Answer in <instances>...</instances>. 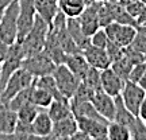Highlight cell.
<instances>
[{
  "label": "cell",
  "mask_w": 146,
  "mask_h": 140,
  "mask_svg": "<svg viewBox=\"0 0 146 140\" xmlns=\"http://www.w3.org/2000/svg\"><path fill=\"white\" fill-rule=\"evenodd\" d=\"M47 32H49V23L36 14L31 30L25 36L23 41L19 42L22 45V47H23V51H25L26 57L38 54V53L45 50Z\"/></svg>",
  "instance_id": "cell-1"
},
{
  "label": "cell",
  "mask_w": 146,
  "mask_h": 140,
  "mask_svg": "<svg viewBox=\"0 0 146 140\" xmlns=\"http://www.w3.org/2000/svg\"><path fill=\"white\" fill-rule=\"evenodd\" d=\"M18 16H19V1L14 0L3 10L0 18V41L8 46L14 45L18 39Z\"/></svg>",
  "instance_id": "cell-2"
},
{
  "label": "cell",
  "mask_w": 146,
  "mask_h": 140,
  "mask_svg": "<svg viewBox=\"0 0 146 140\" xmlns=\"http://www.w3.org/2000/svg\"><path fill=\"white\" fill-rule=\"evenodd\" d=\"M34 80H35V77L33 74H30L26 69H18L10 77V80L7 81L4 89L0 92V106H7V104L21 90L31 86L34 83Z\"/></svg>",
  "instance_id": "cell-3"
},
{
  "label": "cell",
  "mask_w": 146,
  "mask_h": 140,
  "mask_svg": "<svg viewBox=\"0 0 146 140\" xmlns=\"http://www.w3.org/2000/svg\"><path fill=\"white\" fill-rule=\"evenodd\" d=\"M53 77L56 80V83H57L60 93L68 100L72 99L73 94L76 93V90H77L78 85L81 83V80L65 63L57 65L56 70L53 72Z\"/></svg>",
  "instance_id": "cell-4"
},
{
  "label": "cell",
  "mask_w": 146,
  "mask_h": 140,
  "mask_svg": "<svg viewBox=\"0 0 146 140\" xmlns=\"http://www.w3.org/2000/svg\"><path fill=\"white\" fill-rule=\"evenodd\" d=\"M22 68L26 69L27 72L33 74L35 78L42 77V76H49L53 74V72L57 68V63L53 61L52 58L47 55V53L43 51L26 57L23 59Z\"/></svg>",
  "instance_id": "cell-5"
},
{
  "label": "cell",
  "mask_w": 146,
  "mask_h": 140,
  "mask_svg": "<svg viewBox=\"0 0 146 140\" xmlns=\"http://www.w3.org/2000/svg\"><path fill=\"white\" fill-rule=\"evenodd\" d=\"M18 1H19V16H18V39L16 42H22L34 24L36 10L34 0H18Z\"/></svg>",
  "instance_id": "cell-6"
},
{
  "label": "cell",
  "mask_w": 146,
  "mask_h": 140,
  "mask_svg": "<svg viewBox=\"0 0 146 140\" xmlns=\"http://www.w3.org/2000/svg\"><path fill=\"white\" fill-rule=\"evenodd\" d=\"M145 96V90L137 82H131V81H126L125 85H123V89L120 92V97L123 100V104L137 117H138L139 106H141V103Z\"/></svg>",
  "instance_id": "cell-7"
},
{
  "label": "cell",
  "mask_w": 146,
  "mask_h": 140,
  "mask_svg": "<svg viewBox=\"0 0 146 140\" xmlns=\"http://www.w3.org/2000/svg\"><path fill=\"white\" fill-rule=\"evenodd\" d=\"M103 28L107 32L110 41L122 47L130 46L137 34V27L129 26V24H120L118 22H112Z\"/></svg>",
  "instance_id": "cell-8"
},
{
  "label": "cell",
  "mask_w": 146,
  "mask_h": 140,
  "mask_svg": "<svg viewBox=\"0 0 146 140\" xmlns=\"http://www.w3.org/2000/svg\"><path fill=\"white\" fill-rule=\"evenodd\" d=\"M91 103L95 106V109L99 112L104 119H107L111 123L114 121L115 116V97L110 96L108 93H106L104 90H96L92 97H91Z\"/></svg>",
  "instance_id": "cell-9"
},
{
  "label": "cell",
  "mask_w": 146,
  "mask_h": 140,
  "mask_svg": "<svg viewBox=\"0 0 146 140\" xmlns=\"http://www.w3.org/2000/svg\"><path fill=\"white\" fill-rule=\"evenodd\" d=\"M83 54L89 66L96 68L99 70H104L107 68H111V59H110L107 50L102 47H96L89 43L88 46L83 50Z\"/></svg>",
  "instance_id": "cell-10"
},
{
  "label": "cell",
  "mask_w": 146,
  "mask_h": 140,
  "mask_svg": "<svg viewBox=\"0 0 146 140\" xmlns=\"http://www.w3.org/2000/svg\"><path fill=\"white\" fill-rule=\"evenodd\" d=\"M126 81L116 74L111 68H107L102 70L100 74V85H102V90H104L106 93H108L112 97L120 96V92L123 89Z\"/></svg>",
  "instance_id": "cell-11"
},
{
  "label": "cell",
  "mask_w": 146,
  "mask_h": 140,
  "mask_svg": "<svg viewBox=\"0 0 146 140\" xmlns=\"http://www.w3.org/2000/svg\"><path fill=\"white\" fill-rule=\"evenodd\" d=\"M78 22L83 27L84 32L88 36L98 31L100 27L99 22V15H98V4L96 1H92L89 5H87V8L83 11V14L78 16Z\"/></svg>",
  "instance_id": "cell-12"
},
{
  "label": "cell",
  "mask_w": 146,
  "mask_h": 140,
  "mask_svg": "<svg viewBox=\"0 0 146 140\" xmlns=\"http://www.w3.org/2000/svg\"><path fill=\"white\" fill-rule=\"evenodd\" d=\"M78 131H83L92 139H99L102 136H106L108 132V124L106 121L88 119V117H77Z\"/></svg>",
  "instance_id": "cell-13"
},
{
  "label": "cell",
  "mask_w": 146,
  "mask_h": 140,
  "mask_svg": "<svg viewBox=\"0 0 146 140\" xmlns=\"http://www.w3.org/2000/svg\"><path fill=\"white\" fill-rule=\"evenodd\" d=\"M77 131V119L73 114H70L65 119L53 123V131L50 133V137H53V139H65V137H70L72 135H74Z\"/></svg>",
  "instance_id": "cell-14"
},
{
  "label": "cell",
  "mask_w": 146,
  "mask_h": 140,
  "mask_svg": "<svg viewBox=\"0 0 146 140\" xmlns=\"http://www.w3.org/2000/svg\"><path fill=\"white\" fill-rule=\"evenodd\" d=\"M53 131V120L47 113L46 109H41L39 113L31 123V132L33 135H36L39 137H47L50 136Z\"/></svg>",
  "instance_id": "cell-15"
},
{
  "label": "cell",
  "mask_w": 146,
  "mask_h": 140,
  "mask_svg": "<svg viewBox=\"0 0 146 140\" xmlns=\"http://www.w3.org/2000/svg\"><path fill=\"white\" fill-rule=\"evenodd\" d=\"M95 0H58V8L66 18H78Z\"/></svg>",
  "instance_id": "cell-16"
},
{
  "label": "cell",
  "mask_w": 146,
  "mask_h": 140,
  "mask_svg": "<svg viewBox=\"0 0 146 140\" xmlns=\"http://www.w3.org/2000/svg\"><path fill=\"white\" fill-rule=\"evenodd\" d=\"M64 63H65L80 80H83V77L85 76V73L88 72V69H89V63L87 62V59L84 57L83 51L66 54L65 62Z\"/></svg>",
  "instance_id": "cell-17"
},
{
  "label": "cell",
  "mask_w": 146,
  "mask_h": 140,
  "mask_svg": "<svg viewBox=\"0 0 146 140\" xmlns=\"http://www.w3.org/2000/svg\"><path fill=\"white\" fill-rule=\"evenodd\" d=\"M66 27H68V31L72 36V39L74 41V43L83 51L89 45V36L84 32L83 27L78 22V18H68L66 19Z\"/></svg>",
  "instance_id": "cell-18"
},
{
  "label": "cell",
  "mask_w": 146,
  "mask_h": 140,
  "mask_svg": "<svg viewBox=\"0 0 146 140\" xmlns=\"http://www.w3.org/2000/svg\"><path fill=\"white\" fill-rule=\"evenodd\" d=\"M18 124V113L7 106H0V135L14 133Z\"/></svg>",
  "instance_id": "cell-19"
},
{
  "label": "cell",
  "mask_w": 146,
  "mask_h": 140,
  "mask_svg": "<svg viewBox=\"0 0 146 140\" xmlns=\"http://www.w3.org/2000/svg\"><path fill=\"white\" fill-rule=\"evenodd\" d=\"M46 110H47V113H49V116H50V119L53 120V123L73 114L72 108H70V103H69L68 99L53 100L52 104L49 105V108Z\"/></svg>",
  "instance_id": "cell-20"
},
{
  "label": "cell",
  "mask_w": 146,
  "mask_h": 140,
  "mask_svg": "<svg viewBox=\"0 0 146 140\" xmlns=\"http://www.w3.org/2000/svg\"><path fill=\"white\" fill-rule=\"evenodd\" d=\"M34 1H35L36 14L50 24L60 11L58 1L57 0H34Z\"/></svg>",
  "instance_id": "cell-21"
},
{
  "label": "cell",
  "mask_w": 146,
  "mask_h": 140,
  "mask_svg": "<svg viewBox=\"0 0 146 140\" xmlns=\"http://www.w3.org/2000/svg\"><path fill=\"white\" fill-rule=\"evenodd\" d=\"M137 116L131 113L129 109L126 108V105L123 104V100L120 96L115 97V116H114V121L119 123V124L127 125L130 127L134 121H135Z\"/></svg>",
  "instance_id": "cell-22"
},
{
  "label": "cell",
  "mask_w": 146,
  "mask_h": 140,
  "mask_svg": "<svg viewBox=\"0 0 146 140\" xmlns=\"http://www.w3.org/2000/svg\"><path fill=\"white\" fill-rule=\"evenodd\" d=\"M34 85L38 86L41 89H45L49 93H52V96L54 97V100L57 99H65L62 94L60 93L58 90V86L56 83V80L53 77V74H49V76H42V77H38L34 80Z\"/></svg>",
  "instance_id": "cell-23"
},
{
  "label": "cell",
  "mask_w": 146,
  "mask_h": 140,
  "mask_svg": "<svg viewBox=\"0 0 146 140\" xmlns=\"http://www.w3.org/2000/svg\"><path fill=\"white\" fill-rule=\"evenodd\" d=\"M107 135L111 140H133L131 139V131L127 125L119 124L116 121H111L108 124Z\"/></svg>",
  "instance_id": "cell-24"
},
{
  "label": "cell",
  "mask_w": 146,
  "mask_h": 140,
  "mask_svg": "<svg viewBox=\"0 0 146 140\" xmlns=\"http://www.w3.org/2000/svg\"><path fill=\"white\" fill-rule=\"evenodd\" d=\"M54 100V97L52 96V93H49L45 89H41L34 85L33 89V94H31V103L35 104L38 108L41 109H47L49 105L52 104V101Z\"/></svg>",
  "instance_id": "cell-25"
},
{
  "label": "cell",
  "mask_w": 146,
  "mask_h": 140,
  "mask_svg": "<svg viewBox=\"0 0 146 140\" xmlns=\"http://www.w3.org/2000/svg\"><path fill=\"white\" fill-rule=\"evenodd\" d=\"M33 89H34V83H33L31 86H29V88L21 90V92L16 94L15 97L11 100L8 104H7V108H10V109H12V110H15V112H16L18 109L21 108V106H23L25 104H27V103H31Z\"/></svg>",
  "instance_id": "cell-26"
},
{
  "label": "cell",
  "mask_w": 146,
  "mask_h": 140,
  "mask_svg": "<svg viewBox=\"0 0 146 140\" xmlns=\"http://www.w3.org/2000/svg\"><path fill=\"white\" fill-rule=\"evenodd\" d=\"M39 110L41 108H38L35 104H33V103H27L25 104L23 106L16 110V113H18V120L22 121V123H27V124H31L34 119L36 117V114L39 113Z\"/></svg>",
  "instance_id": "cell-27"
},
{
  "label": "cell",
  "mask_w": 146,
  "mask_h": 140,
  "mask_svg": "<svg viewBox=\"0 0 146 140\" xmlns=\"http://www.w3.org/2000/svg\"><path fill=\"white\" fill-rule=\"evenodd\" d=\"M131 68H133V62H131L126 55H123V57L119 58L118 61H114V62L111 63V69H112L123 81H127V80H129V74H130Z\"/></svg>",
  "instance_id": "cell-28"
},
{
  "label": "cell",
  "mask_w": 146,
  "mask_h": 140,
  "mask_svg": "<svg viewBox=\"0 0 146 140\" xmlns=\"http://www.w3.org/2000/svg\"><path fill=\"white\" fill-rule=\"evenodd\" d=\"M100 74H102V70L89 66L88 72L85 73V76L83 77L81 82H84L87 86L92 88L94 90H99V89H102V85H100Z\"/></svg>",
  "instance_id": "cell-29"
},
{
  "label": "cell",
  "mask_w": 146,
  "mask_h": 140,
  "mask_svg": "<svg viewBox=\"0 0 146 140\" xmlns=\"http://www.w3.org/2000/svg\"><path fill=\"white\" fill-rule=\"evenodd\" d=\"M131 131V139L133 140H146V124L139 117L129 127Z\"/></svg>",
  "instance_id": "cell-30"
},
{
  "label": "cell",
  "mask_w": 146,
  "mask_h": 140,
  "mask_svg": "<svg viewBox=\"0 0 146 140\" xmlns=\"http://www.w3.org/2000/svg\"><path fill=\"white\" fill-rule=\"evenodd\" d=\"M110 42L111 41H110L108 35H107V32H106V30L103 28V27L99 28L95 34H92V35L89 36V43H91V45H94V46H96V47L106 49Z\"/></svg>",
  "instance_id": "cell-31"
},
{
  "label": "cell",
  "mask_w": 146,
  "mask_h": 140,
  "mask_svg": "<svg viewBox=\"0 0 146 140\" xmlns=\"http://www.w3.org/2000/svg\"><path fill=\"white\" fill-rule=\"evenodd\" d=\"M131 49H134L135 51L141 53L143 55H146V35L142 31L137 30V34L134 36V39L130 45Z\"/></svg>",
  "instance_id": "cell-32"
},
{
  "label": "cell",
  "mask_w": 146,
  "mask_h": 140,
  "mask_svg": "<svg viewBox=\"0 0 146 140\" xmlns=\"http://www.w3.org/2000/svg\"><path fill=\"white\" fill-rule=\"evenodd\" d=\"M106 50H107V54H108L110 59H111V63L114 61H118L119 58L125 55V47L119 46V45H116L114 42H110L107 47H106Z\"/></svg>",
  "instance_id": "cell-33"
},
{
  "label": "cell",
  "mask_w": 146,
  "mask_h": 140,
  "mask_svg": "<svg viewBox=\"0 0 146 140\" xmlns=\"http://www.w3.org/2000/svg\"><path fill=\"white\" fill-rule=\"evenodd\" d=\"M146 70V62H139L133 65V68L130 70V74H129V80L127 81H131V82H139V80L142 78L143 73Z\"/></svg>",
  "instance_id": "cell-34"
},
{
  "label": "cell",
  "mask_w": 146,
  "mask_h": 140,
  "mask_svg": "<svg viewBox=\"0 0 146 140\" xmlns=\"http://www.w3.org/2000/svg\"><path fill=\"white\" fill-rule=\"evenodd\" d=\"M143 5L145 4L142 3L141 0H137V1H133V3H130L129 5H126L125 8H126V11H127V12L134 18V19H137V18L139 16V14H141Z\"/></svg>",
  "instance_id": "cell-35"
},
{
  "label": "cell",
  "mask_w": 146,
  "mask_h": 140,
  "mask_svg": "<svg viewBox=\"0 0 146 140\" xmlns=\"http://www.w3.org/2000/svg\"><path fill=\"white\" fill-rule=\"evenodd\" d=\"M8 49H10V46H8L7 43H4L3 41H0V63L3 62L5 58H7V54H8Z\"/></svg>",
  "instance_id": "cell-36"
},
{
  "label": "cell",
  "mask_w": 146,
  "mask_h": 140,
  "mask_svg": "<svg viewBox=\"0 0 146 140\" xmlns=\"http://www.w3.org/2000/svg\"><path fill=\"white\" fill-rule=\"evenodd\" d=\"M138 117L142 120V121H146V96L143 97L141 103V106H139V112H138Z\"/></svg>",
  "instance_id": "cell-37"
},
{
  "label": "cell",
  "mask_w": 146,
  "mask_h": 140,
  "mask_svg": "<svg viewBox=\"0 0 146 140\" xmlns=\"http://www.w3.org/2000/svg\"><path fill=\"white\" fill-rule=\"evenodd\" d=\"M137 23H138V26H143V24H146V4L143 5V8H142L139 16L137 18Z\"/></svg>",
  "instance_id": "cell-38"
},
{
  "label": "cell",
  "mask_w": 146,
  "mask_h": 140,
  "mask_svg": "<svg viewBox=\"0 0 146 140\" xmlns=\"http://www.w3.org/2000/svg\"><path fill=\"white\" fill-rule=\"evenodd\" d=\"M138 85H139V86H141V88L146 92V70H145V73H143V76H142V78L139 80V82H138Z\"/></svg>",
  "instance_id": "cell-39"
},
{
  "label": "cell",
  "mask_w": 146,
  "mask_h": 140,
  "mask_svg": "<svg viewBox=\"0 0 146 140\" xmlns=\"http://www.w3.org/2000/svg\"><path fill=\"white\" fill-rule=\"evenodd\" d=\"M14 0H0V8H5L7 5L10 4V3H12Z\"/></svg>",
  "instance_id": "cell-40"
},
{
  "label": "cell",
  "mask_w": 146,
  "mask_h": 140,
  "mask_svg": "<svg viewBox=\"0 0 146 140\" xmlns=\"http://www.w3.org/2000/svg\"><path fill=\"white\" fill-rule=\"evenodd\" d=\"M133 1H137V0H119V4L126 7V5L130 4V3H133Z\"/></svg>",
  "instance_id": "cell-41"
},
{
  "label": "cell",
  "mask_w": 146,
  "mask_h": 140,
  "mask_svg": "<svg viewBox=\"0 0 146 140\" xmlns=\"http://www.w3.org/2000/svg\"><path fill=\"white\" fill-rule=\"evenodd\" d=\"M137 30L142 31V32H143V34L146 35V26H138V27H137Z\"/></svg>",
  "instance_id": "cell-42"
},
{
  "label": "cell",
  "mask_w": 146,
  "mask_h": 140,
  "mask_svg": "<svg viewBox=\"0 0 146 140\" xmlns=\"http://www.w3.org/2000/svg\"><path fill=\"white\" fill-rule=\"evenodd\" d=\"M96 140H111L108 137V135H106V136H102V137H99V139H96Z\"/></svg>",
  "instance_id": "cell-43"
},
{
  "label": "cell",
  "mask_w": 146,
  "mask_h": 140,
  "mask_svg": "<svg viewBox=\"0 0 146 140\" xmlns=\"http://www.w3.org/2000/svg\"><path fill=\"white\" fill-rule=\"evenodd\" d=\"M42 140H58V139H53V137H50V136H47V137H43Z\"/></svg>",
  "instance_id": "cell-44"
},
{
  "label": "cell",
  "mask_w": 146,
  "mask_h": 140,
  "mask_svg": "<svg viewBox=\"0 0 146 140\" xmlns=\"http://www.w3.org/2000/svg\"><path fill=\"white\" fill-rule=\"evenodd\" d=\"M106 1H108V3H119V0H106Z\"/></svg>",
  "instance_id": "cell-45"
},
{
  "label": "cell",
  "mask_w": 146,
  "mask_h": 140,
  "mask_svg": "<svg viewBox=\"0 0 146 140\" xmlns=\"http://www.w3.org/2000/svg\"><path fill=\"white\" fill-rule=\"evenodd\" d=\"M3 10H4V8H0V18H1V14H3Z\"/></svg>",
  "instance_id": "cell-46"
},
{
  "label": "cell",
  "mask_w": 146,
  "mask_h": 140,
  "mask_svg": "<svg viewBox=\"0 0 146 140\" xmlns=\"http://www.w3.org/2000/svg\"><path fill=\"white\" fill-rule=\"evenodd\" d=\"M142 3H143V4H146V0H141Z\"/></svg>",
  "instance_id": "cell-47"
},
{
  "label": "cell",
  "mask_w": 146,
  "mask_h": 140,
  "mask_svg": "<svg viewBox=\"0 0 146 140\" xmlns=\"http://www.w3.org/2000/svg\"><path fill=\"white\" fill-rule=\"evenodd\" d=\"M95 1H106V0H95Z\"/></svg>",
  "instance_id": "cell-48"
},
{
  "label": "cell",
  "mask_w": 146,
  "mask_h": 140,
  "mask_svg": "<svg viewBox=\"0 0 146 140\" xmlns=\"http://www.w3.org/2000/svg\"><path fill=\"white\" fill-rule=\"evenodd\" d=\"M0 72H1V63H0Z\"/></svg>",
  "instance_id": "cell-49"
},
{
  "label": "cell",
  "mask_w": 146,
  "mask_h": 140,
  "mask_svg": "<svg viewBox=\"0 0 146 140\" xmlns=\"http://www.w3.org/2000/svg\"><path fill=\"white\" fill-rule=\"evenodd\" d=\"M89 140H96V139H92V137H91V139H89Z\"/></svg>",
  "instance_id": "cell-50"
},
{
  "label": "cell",
  "mask_w": 146,
  "mask_h": 140,
  "mask_svg": "<svg viewBox=\"0 0 146 140\" xmlns=\"http://www.w3.org/2000/svg\"><path fill=\"white\" fill-rule=\"evenodd\" d=\"M145 62H146V55H145Z\"/></svg>",
  "instance_id": "cell-51"
},
{
  "label": "cell",
  "mask_w": 146,
  "mask_h": 140,
  "mask_svg": "<svg viewBox=\"0 0 146 140\" xmlns=\"http://www.w3.org/2000/svg\"><path fill=\"white\" fill-rule=\"evenodd\" d=\"M143 26H146V24H143Z\"/></svg>",
  "instance_id": "cell-52"
},
{
  "label": "cell",
  "mask_w": 146,
  "mask_h": 140,
  "mask_svg": "<svg viewBox=\"0 0 146 140\" xmlns=\"http://www.w3.org/2000/svg\"><path fill=\"white\" fill-rule=\"evenodd\" d=\"M145 124H146V121H145Z\"/></svg>",
  "instance_id": "cell-53"
},
{
  "label": "cell",
  "mask_w": 146,
  "mask_h": 140,
  "mask_svg": "<svg viewBox=\"0 0 146 140\" xmlns=\"http://www.w3.org/2000/svg\"><path fill=\"white\" fill-rule=\"evenodd\" d=\"M57 1H58V0H57Z\"/></svg>",
  "instance_id": "cell-54"
}]
</instances>
